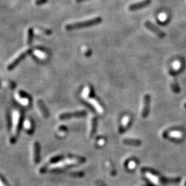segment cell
I'll use <instances>...</instances> for the list:
<instances>
[{
	"mask_svg": "<svg viewBox=\"0 0 186 186\" xmlns=\"http://www.w3.org/2000/svg\"><path fill=\"white\" fill-rule=\"evenodd\" d=\"M102 18L100 17H98L93 18V19H88V20H87V21L78 22V23L69 24L66 26V29L68 30L82 29V28H88V27H91V26L97 25V24H99L100 23H102Z\"/></svg>",
	"mask_w": 186,
	"mask_h": 186,
	"instance_id": "obj_1",
	"label": "cell"
},
{
	"mask_svg": "<svg viewBox=\"0 0 186 186\" xmlns=\"http://www.w3.org/2000/svg\"><path fill=\"white\" fill-rule=\"evenodd\" d=\"M86 161L85 158H80V157H76V158H70L66 159L65 160H62L59 161L58 163H54L50 165V169H60L62 167L69 166V165L79 164V163H82Z\"/></svg>",
	"mask_w": 186,
	"mask_h": 186,
	"instance_id": "obj_2",
	"label": "cell"
},
{
	"mask_svg": "<svg viewBox=\"0 0 186 186\" xmlns=\"http://www.w3.org/2000/svg\"><path fill=\"white\" fill-rule=\"evenodd\" d=\"M144 25L147 29H148L150 31L153 33L155 35H157L159 38H160V39H163L165 37V33L164 32L162 31L161 29H159L157 26H155V24L150 21H145Z\"/></svg>",
	"mask_w": 186,
	"mask_h": 186,
	"instance_id": "obj_3",
	"label": "cell"
},
{
	"mask_svg": "<svg viewBox=\"0 0 186 186\" xmlns=\"http://www.w3.org/2000/svg\"><path fill=\"white\" fill-rule=\"evenodd\" d=\"M30 52H31V50L28 49V50H25V51L22 52L21 53H20L19 55H18L17 57H16L15 59H14L13 62H11V63L9 64V65L8 66V70H11L14 69V68H15L16 66H17L18 64H19L20 62H21V61L23 60L30 53Z\"/></svg>",
	"mask_w": 186,
	"mask_h": 186,
	"instance_id": "obj_4",
	"label": "cell"
},
{
	"mask_svg": "<svg viewBox=\"0 0 186 186\" xmlns=\"http://www.w3.org/2000/svg\"><path fill=\"white\" fill-rule=\"evenodd\" d=\"M150 102H151V97L149 94H145L143 97V106L141 115L143 118H146L149 115L150 113Z\"/></svg>",
	"mask_w": 186,
	"mask_h": 186,
	"instance_id": "obj_5",
	"label": "cell"
},
{
	"mask_svg": "<svg viewBox=\"0 0 186 186\" xmlns=\"http://www.w3.org/2000/svg\"><path fill=\"white\" fill-rule=\"evenodd\" d=\"M152 3V0H143V1H139V2L132 4L129 6V10L130 11H136L139 9H143V8L148 6Z\"/></svg>",
	"mask_w": 186,
	"mask_h": 186,
	"instance_id": "obj_6",
	"label": "cell"
},
{
	"mask_svg": "<svg viewBox=\"0 0 186 186\" xmlns=\"http://www.w3.org/2000/svg\"><path fill=\"white\" fill-rule=\"evenodd\" d=\"M86 114H87L86 112L84 110L76 111V112H73L63 113V114H60L59 119H66L72 118V117H82L86 116Z\"/></svg>",
	"mask_w": 186,
	"mask_h": 186,
	"instance_id": "obj_7",
	"label": "cell"
},
{
	"mask_svg": "<svg viewBox=\"0 0 186 186\" xmlns=\"http://www.w3.org/2000/svg\"><path fill=\"white\" fill-rule=\"evenodd\" d=\"M33 159L34 162L38 163L40 160V146L39 143L35 141L33 143Z\"/></svg>",
	"mask_w": 186,
	"mask_h": 186,
	"instance_id": "obj_8",
	"label": "cell"
},
{
	"mask_svg": "<svg viewBox=\"0 0 186 186\" xmlns=\"http://www.w3.org/2000/svg\"><path fill=\"white\" fill-rule=\"evenodd\" d=\"M91 126L90 130V136L92 137L93 135L95 134L97 130V117H93L91 120Z\"/></svg>",
	"mask_w": 186,
	"mask_h": 186,
	"instance_id": "obj_9",
	"label": "cell"
},
{
	"mask_svg": "<svg viewBox=\"0 0 186 186\" xmlns=\"http://www.w3.org/2000/svg\"><path fill=\"white\" fill-rule=\"evenodd\" d=\"M37 105L40 111H41V114H43V116L44 117H48V115H49V113H48V111L47 110V109H46V107L45 106V105H44V102H42L41 100H38Z\"/></svg>",
	"mask_w": 186,
	"mask_h": 186,
	"instance_id": "obj_10",
	"label": "cell"
},
{
	"mask_svg": "<svg viewBox=\"0 0 186 186\" xmlns=\"http://www.w3.org/2000/svg\"><path fill=\"white\" fill-rule=\"evenodd\" d=\"M123 143L126 145H132V146H139L141 144V141L139 139H126L123 140Z\"/></svg>",
	"mask_w": 186,
	"mask_h": 186,
	"instance_id": "obj_11",
	"label": "cell"
},
{
	"mask_svg": "<svg viewBox=\"0 0 186 186\" xmlns=\"http://www.w3.org/2000/svg\"><path fill=\"white\" fill-rule=\"evenodd\" d=\"M33 37V30L32 28H28V35H27V44H30Z\"/></svg>",
	"mask_w": 186,
	"mask_h": 186,
	"instance_id": "obj_12",
	"label": "cell"
},
{
	"mask_svg": "<svg viewBox=\"0 0 186 186\" xmlns=\"http://www.w3.org/2000/svg\"><path fill=\"white\" fill-rule=\"evenodd\" d=\"M17 100H19V102L23 105H27L28 104V102H29V99H28V98L25 97H24V95H22V96L17 95Z\"/></svg>",
	"mask_w": 186,
	"mask_h": 186,
	"instance_id": "obj_13",
	"label": "cell"
},
{
	"mask_svg": "<svg viewBox=\"0 0 186 186\" xmlns=\"http://www.w3.org/2000/svg\"><path fill=\"white\" fill-rule=\"evenodd\" d=\"M171 86H172V90L174 92H175V93H179L180 88H179V84H178L177 81L175 80V82H174L172 84Z\"/></svg>",
	"mask_w": 186,
	"mask_h": 186,
	"instance_id": "obj_14",
	"label": "cell"
},
{
	"mask_svg": "<svg viewBox=\"0 0 186 186\" xmlns=\"http://www.w3.org/2000/svg\"><path fill=\"white\" fill-rule=\"evenodd\" d=\"M36 31L38 32V33L45 34V35H50L52 33V31L50 30L43 29V28H37V29H36Z\"/></svg>",
	"mask_w": 186,
	"mask_h": 186,
	"instance_id": "obj_15",
	"label": "cell"
},
{
	"mask_svg": "<svg viewBox=\"0 0 186 186\" xmlns=\"http://www.w3.org/2000/svg\"><path fill=\"white\" fill-rule=\"evenodd\" d=\"M35 54L36 56H37L39 58L41 59H45L46 58V54L44 52L41 51V50H35Z\"/></svg>",
	"mask_w": 186,
	"mask_h": 186,
	"instance_id": "obj_16",
	"label": "cell"
},
{
	"mask_svg": "<svg viewBox=\"0 0 186 186\" xmlns=\"http://www.w3.org/2000/svg\"><path fill=\"white\" fill-rule=\"evenodd\" d=\"M48 1V0H36L35 4L37 6H41L46 4Z\"/></svg>",
	"mask_w": 186,
	"mask_h": 186,
	"instance_id": "obj_17",
	"label": "cell"
},
{
	"mask_svg": "<svg viewBox=\"0 0 186 186\" xmlns=\"http://www.w3.org/2000/svg\"><path fill=\"white\" fill-rule=\"evenodd\" d=\"M24 126H25V128L27 130H30V128H31V123H30V121L28 120L26 121L25 123H24Z\"/></svg>",
	"mask_w": 186,
	"mask_h": 186,
	"instance_id": "obj_18",
	"label": "cell"
},
{
	"mask_svg": "<svg viewBox=\"0 0 186 186\" xmlns=\"http://www.w3.org/2000/svg\"><path fill=\"white\" fill-rule=\"evenodd\" d=\"M0 186H9V185L6 183L2 178L0 177Z\"/></svg>",
	"mask_w": 186,
	"mask_h": 186,
	"instance_id": "obj_19",
	"label": "cell"
},
{
	"mask_svg": "<svg viewBox=\"0 0 186 186\" xmlns=\"http://www.w3.org/2000/svg\"><path fill=\"white\" fill-rule=\"evenodd\" d=\"M97 184L98 186H106L105 184L103 183V182L102 181H97Z\"/></svg>",
	"mask_w": 186,
	"mask_h": 186,
	"instance_id": "obj_20",
	"label": "cell"
},
{
	"mask_svg": "<svg viewBox=\"0 0 186 186\" xmlns=\"http://www.w3.org/2000/svg\"><path fill=\"white\" fill-rule=\"evenodd\" d=\"M88 1V0H76L77 2H78V3L83 2V1Z\"/></svg>",
	"mask_w": 186,
	"mask_h": 186,
	"instance_id": "obj_21",
	"label": "cell"
},
{
	"mask_svg": "<svg viewBox=\"0 0 186 186\" xmlns=\"http://www.w3.org/2000/svg\"><path fill=\"white\" fill-rule=\"evenodd\" d=\"M184 107H185V108H186V103H185V104H184Z\"/></svg>",
	"mask_w": 186,
	"mask_h": 186,
	"instance_id": "obj_22",
	"label": "cell"
}]
</instances>
